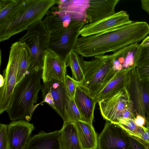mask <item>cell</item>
<instances>
[{"label":"cell","instance_id":"1","mask_svg":"<svg viewBox=\"0 0 149 149\" xmlns=\"http://www.w3.org/2000/svg\"><path fill=\"white\" fill-rule=\"evenodd\" d=\"M149 34V25L143 21H134L120 27L92 36L78 38L74 51L85 57L116 52L138 43Z\"/></svg>","mask_w":149,"mask_h":149},{"label":"cell","instance_id":"2","mask_svg":"<svg viewBox=\"0 0 149 149\" xmlns=\"http://www.w3.org/2000/svg\"><path fill=\"white\" fill-rule=\"evenodd\" d=\"M58 0H21L9 15L0 20V42L26 30L42 19Z\"/></svg>","mask_w":149,"mask_h":149},{"label":"cell","instance_id":"3","mask_svg":"<svg viewBox=\"0 0 149 149\" xmlns=\"http://www.w3.org/2000/svg\"><path fill=\"white\" fill-rule=\"evenodd\" d=\"M42 69L27 73L14 90L6 111L10 120L25 119L29 121L38 105V93L41 89Z\"/></svg>","mask_w":149,"mask_h":149},{"label":"cell","instance_id":"4","mask_svg":"<svg viewBox=\"0 0 149 149\" xmlns=\"http://www.w3.org/2000/svg\"><path fill=\"white\" fill-rule=\"evenodd\" d=\"M84 79L80 86L95 98L115 74L110 55L94 56L90 61H83Z\"/></svg>","mask_w":149,"mask_h":149},{"label":"cell","instance_id":"5","mask_svg":"<svg viewBox=\"0 0 149 149\" xmlns=\"http://www.w3.org/2000/svg\"><path fill=\"white\" fill-rule=\"evenodd\" d=\"M26 30V33L18 41L25 43L29 49L31 59L27 72L29 73L42 69L49 33L42 19L34 22Z\"/></svg>","mask_w":149,"mask_h":149},{"label":"cell","instance_id":"6","mask_svg":"<svg viewBox=\"0 0 149 149\" xmlns=\"http://www.w3.org/2000/svg\"><path fill=\"white\" fill-rule=\"evenodd\" d=\"M22 43L17 41L10 47L8 63L3 71V85L0 88V114L7 110L17 84V77Z\"/></svg>","mask_w":149,"mask_h":149},{"label":"cell","instance_id":"7","mask_svg":"<svg viewBox=\"0 0 149 149\" xmlns=\"http://www.w3.org/2000/svg\"><path fill=\"white\" fill-rule=\"evenodd\" d=\"M86 24L80 23L66 29L49 33L47 49L54 52L66 63L69 55L74 51L80 30Z\"/></svg>","mask_w":149,"mask_h":149},{"label":"cell","instance_id":"8","mask_svg":"<svg viewBox=\"0 0 149 149\" xmlns=\"http://www.w3.org/2000/svg\"><path fill=\"white\" fill-rule=\"evenodd\" d=\"M127 90L136 114L149 117V81L141 79L137 66L130 71Z\"/></svg>","mask_w":149,"mask_h":149},{"label":"cell","instance_id":"9","mask_svg":"<svg viewBox=\"0 0 149 149\" xmlns=\"http://www.w3.org/2000/svg\"><path fill=\"white\" fill-rule=\"evenodd\" d=\"M101 114L104 119L115 123L129 108L133 107L127 89L121 90L98 102Z\"/></svg>","mask_w":149,"mask_h":149},{"label":"cell","instance_id":"10","mask_svg":"<svg viewBox=\"0 0 149 149\" xmlns=\"http://www.w3.org/2000/svg\"><path fill=\"white\" fill-rule=\"evenodd\" d=\"M43 103L47 104L61 117L64 123L66 121L65 103L67 95L65 85L58 80L53 79L43 83L42 85Z\"/></svg>","mask_w":149,"mask_h":149},{"label":"cell","instance_id":"11","mask_svg":"<svg viewBox=\"0 0 149 149\" xmlns=\"http://www.w3.org/2000/svg\"><path fill=\"white\" fill-rule=\"evenodd\" d=\"M54 6L49 9L43 21L49 33L67 29L80 23L87 24L84 15L61 10Z\"/></svg>","mask_w":149,"mask_h":149},{"label":"cell","instance_id":"12","mask_svg":"<svg viewBox=\"0 0 149 149\" xmlns=\"http://www.w3.org/2000/svg\"><path fill=\"white\" fill-rule=\"evenodd\" d=\"M129 14L122 10L95 22L86 24L81 28L79 35L85 37L102 33L132 22Z\"/></svg>","mask_w":149,"mask_h":149},{"label":"cell","instance_id":"13","mask_svg":"<svg viewBox=\"0 0 149 149\" xmlns=\"http://www.w3.org/2000/svg\"><path fill=\"white\" fill-rule=\"evenodd\" d=\"M67 66L66 63L54 52L45 50L41 77L43 83L55 79L65 84Z\"/></svg>","mask_w":149,"mask_h":149},{"label":"cell","instance_id":"14","mask_svg":"<svg viewBox=\"0 0 149 149\" xmlns=\"http://www.w3.org/2000/svg\"><path fill=\"white\" fill-rule=\"evenodd\" d=\"M35 129L33 124L27 120L12 121L8 125V149H25Z\"/></svg>","mask_w":149,"mask_h":149},{"label":"cell","instance_id":"15","mask_svg":"<svg viewBox=\"0 0 149 149\" xmlns=\"http://www.w3.org/2000/svg\"><path fill=\"white\" fill-rule=\"evenodd\" d=\"M125 134L118 125L106 120L98 137L97 149H127Z\"/></svg>","mask_w":149,"mask_h":149},{"label":"cell","instance_id":"16","mask_svg":"<svg viewBox=\"0 0 149 149\" xmlns=\"http://www.w3.org/2000/svg\"><path fill=\"white\" fill-rule=\"evenodd\" d=\"M119 0H84L83 13L86 17L87 24L109 17L115 12Z\"/></svg>","mask_w":149,"mask_h":149},{"label":"cell","instance_id":"17","mask_svg":"<svg viewBox=\"0 0 149 149\" xmlns=\"http://www.w3.org/2000/svg\"><path fill=\"white\" fill-rule=\"evenodd\" d=\"M140 48V44L136 43L124 47L110 54L115 71L135 66Z\"/></svg>","mask_w":149,"mask_h":149},{"label":"cell","instance_id":"18","mask_svg":"<svg viewBox=\"0 0 149 149\" xmlns=\"http://www.w3.org/2000/svg\"><path fill=\"white\" fill-rule=\"evenodd\" d=\"M132 68L116 72L112 79L95 97L96 102L104 100L121 90L127 89L129 72Z\"/></svg>","mask_w":149,"mask_h":149},{"label":"cell","instance_id":"19","mask_svg":"<svg viewBox=\"0 0 149 149\" xmlns=\"http://www.w3.org/2000/svg\"><path fill=\"white\" fill-rule=\"evenodd\" d=\"M60 130L50 132L41 130L31 137L25 149H62Z\"/></svg>","mask_w":149,"mask_h":149},{"label":"cell","instance_id":"20","mask_svg":"<svg viewBox=\"0 0 149 149\" xmlns=\"http://www.w3.org/2000/svg\"><path fill=\"white\" fill-rule=\"evenodd\" d=\"M74 100L82 120L93 125L95 105V98L91 97L79 85L76 88Z\"/></svg>","mask_w":149,"mask_h":149},{"label":"cell","instance_id":"21","mask_svg":"<svg viewBox=\"0 0 149 149\" xmlns=\"http://www.w3.org/2000/svg\"><path fill=\"white\" fill-rule=\"evenodd\" d=\"M74 124L82 149H97L98 136L93 125L82 120Z\"/></svg>","mask_w":149,"mask_h":149},{"label":"cell","instance_id":"22","mask_svg":"<svg viewBox=\"0 0 149 149\" xmlns=\"http://www.w3.org/2000/svg\"><path fill=\"white\" fill-rule=\"evenodd\" d=\"M60 132L62 149H82L74 124L63 123Z\"/></svg>","mask_w":149,"mask_h":149},{"label":"cell","instance_id":"23","mask_svg":"<svg viewBox=\"0 0 149 149\" xmlns=\"http://www.w3.org/2000/svg\"><path fill=\"white\" fill-rule=\"evenodd\" d=\"M79 55L74 51L72 52L67 59L66 64L71 69L72 78L80 84L84 79L82 68L84 59L83 56Z\"/></svg>","mask_w":149,"mask_h":149},{"label":"cell","instance_id":"24","mask_svg":"<svg viewBox=\"0 0 149 149\" xmlns=\"http://www.w3.org/2000/svg\"><path fill=\"white\" fill-rule=\"evenodd\" d=\"M65 112L66 121L63 123L74 124L78 121L82 120L74 99L70 98L67 95L65 103Z\"/></svg>","mask_w":149,"mask_h":149},{"label":"cell","instance_id":"25","mask_svg":"<svg viewBox=\"0 0 149 149\" xmlns=\"http://www.w3.org/2000/svg\"><path fill=\"white\" fill-rule=\"evenodd\" d=\"M114 123L120 126L130 137L135 140L137 138L139 126L136 125L134 119L120 117Z\"/></svg>","mask_w":149,"mask_h":149},{"label":"cell","instance_id":"26","mask_svg":"<svg viewBox=\"0 0 149 149\" xmlns=\"http://www.w3.org/2000/svg\"><path fill=\"white\" fill-rule=\"evenodd\" d=\"M21 1V0H0V20L12 12Z\"/></svg>","mask_w":149,"mask_h":149},{"label":"cell","instance_id":"27","mask_svg":"<svg viewBox=\"0 0 149 149\" xmlns=\"http://www.w3.org/2000/svg\"><path fill=\"white\" fill-rule=\"evenodd\" d=\"M65 85L67 95L70 98L74 99L77 88L79 85V83L67 74Z\"/></svg>","mask_w":149,"mask_h":149},{"label":"cell","instance_id":"28","mask_svg":"<svg viewBox=\"0 0 149 149\" xmlns=\"http://www.w3.org/2000/svg\"><path fill=\"white\" fill-rule=\"evenodd\" d=\"M8 125L0 124V149H8Z\"/></svg>","mask_w":149,"mask_h":149},{"label":"cell","instance_id":"29","mask_svg":"<svg viewBox=\"0 0 149 149\" xmlns=\"http://www.w3.org/2000/svg\"><path fill=\"white\" fill-rule=\"evenodd\" d=\"M149 62V47H142L140 46L137 56L136 66L143 63Z\"/></svg>","mask_w":149,"mask_h":149},{"label":"cell","instance_id":"30","mask_svg":"<svg viewBox=\"0 0 149 149\" xmlns=\"http://www.w3.org/2000/svg\"><path fill=\"white\" fill-rule=\"evenodd\" d=\"M137 67L141 79L149 81V62L142 64Z\"/></svg>","mask_w":149,"mask_h":149},{"label":"cell","instance_id":"31","mask_svg":"<svg viewBox=\"0 0 149 149\" xmlns=\"http://www.w3.org/2000/svg\"><path fill=\"white\" fill-rule=\"evenodd\" d=\"M146 120L145 125L147 130L144 134L143 140L146 143L149 145V117L146 116Z\"/></svg>","mask_w":149,"mask_h":149},{"label":"cell","instance_id":"32","mask_svg":"<svg viewBox=\"0 0 149 149\" xmlns=\"http://www.w3.org/2000/svg\"><path fill=\"white\" fill-rule=\"evenodd\" d=\"M136 125L138 126H144L145 125L146 118L143 116L136 114L135 118L134 119Z\"/></svg>","mask_w":149,"mask_h":149},{"label":"cell","instance_id":"33","mask_svg":"<svg viewBox=\"0 0 149 149\" xmlns=\"http://www.w3.org/2000/svg\"><path fill=\"white\" fill-rule=\"evenodd\" d=\"M129 143L131 149H142L135 140L131 137L129 139Z\"/></svg>","mask_w":149,"mask_h":149},{"label":"cell","instance_id":"34","mask_svg":"<svg viewBox=\"0 0 149 149\" xmlns=\"http://www.w3.org/2000/svg\"><path fill=\"white\" fill-rule=\"evenodd\" d=\"M142 8L149 14V0L141 1Z\"/></svg>","mask_w":149,"mask_h":149},{"label":"cell","instance_id":"35","mask_svg":"<svg viewBox=\"0 0 149 149\" xmlns=\"http://www.w3.org/2000/svg\"><path fill=\"white\" fill-rule=\"evenodd\" d=\"M141 47H149V36L146 37L142 41L140 44Z\"/></svg>","mask_w":149,"mask_h":149},{"label":"cell","instance_id":"36","mask_svg":"<svg viewBox=\"0 0 149 149\" xmlns=\"http://www.w3.org/2000/svg\"><path fill=\"white\" fill-rule=\"evenodd\" d=\"M144 149H149V145H148L146 148H144Z\"/></svg>","mask_w":149,"mask_h":149}]
</instances>
